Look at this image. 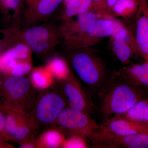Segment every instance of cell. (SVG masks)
<instances>
[{
	"instance_id": "1",
	"label": "cell",
	"mask_w": 148,
	"mask_h": 148,
	"mask_svg": "<svg viewBox=\"0 0 148 148\" xmlns=\"http://www.w3.org/2000/svg\"><path fill=\"white\" fill-rule=\"evenodd\" d=\"M0 97L4 108L26 113L32 109L36 98L28 78L9 75L0 80Z\"/></svg>"
},
{
	"instance_id": "2",
	"label": "cell",
	"mask_w": 148,
	"mask_h": 148,
	"mask_svg": "<svg viewBox=\"0 0 148 148\" xmlns=\"http://www.w3.org/2000/svg\"><path fill=\"white\" fill-rule=\"evenodd\" d=\"M122 79V81L113 85L103 96L101 110L106 120L125 113L145 97L143 90Z\"/></svg>"
},
{
	"instance_id": "3",
	"label": "cell",
	"mask_w": 148,
	"mask_h": 148,
	"mask_svg": "<svg viewBox=\"0 0 148 148\" xmlns=\"http://www.w3.org/2000/svg\"><path fill=\"white\" fill-rule=\"evenodd\" d=\"M18 43L24 44L33 52L42 56L49 55L61 42L58 27L52 22H46L20 29Z\"/></svg>"
},
{
	"instance_id": "4",
	"label": "cell",
	"mask_w": 148,
	"mask_h": 148,
	"mask_svg": "<svg viewBox=\"0 0 148 148\" xmlns=\"http://www.w3.org/2000/svg\"><path fill=\"white\" fill-rule=\"evenodd\" d=\"M72 51L69 60L80 79L91 86L100 84L105 77V67L101 59L88 48L69 49Z\"/></svg>"
},
{
	"instance_id": "5",
	"label": "cell",
	"mask_w": 148,
	"mask_h": 148,
	"mask_svg": "<svg viewBox=\"0 0 148 148\" xmlns=\"http://www.w3.org/2000/svg\"><path fill=\"white\" fill-rule=\"evenodd\" d=\"M64 93L56 89L48 90L37 96L31 116L37 127L55 123L61 112L66 107Z\"/></svg>"
},
{
	"instance_id": "6",
	"label": "cell",
	"mask_w": 148,
	"mask_h": 148,
	"mask_svg": "<svg viewBox=\"0 0 148 148\" xmlns=\"http://www.w3.org/2000/svg\"><path fill=\"white\" fill-rule=\"evenodd\" d=\"M62 130L71 135H78L90 138L100 125L89 116V114L72 107L65 108L55 122Z\"/></svg>"
},
{
	"instance_id": "7",
	"label": "cell",
	"mask_w": 148,
	"mask_h": 148,
	"mask_svg": "<svg viewBox=\"0 0 148 148\" xmlns=\"http://www.w3.org/2000/svg\"><path fill=\"white\" fill-rule=\"evenodd\" d=\"M77 17L63 21L58 27L61 42L68 49H74L92 29L98 15L89 10Z\"/></svg>"
},
{
	"instance_id": "8",
	"label": "cell",
	"mask_w": 148,
	"mask_h": 148,
	"mask_svg": "<svg viewBox=\"0 0 148 148\" xmlns=\"http://www.w3.org/2000/svg\"><path fill=\"white\" fill-rule=\"evenodd\" d=\"M7 114L3 138L21 143L30 141L34 130L37 127L29 114L22 112L4 109Z\"/></svg>"
},
{
	"instance_id": "9",
	"label": "cell",
	"mask_w": 148,
	"mask_h": 148,
	"mask_svg": "<svg viewBox=\"0 0 148 148\" xmlns=\"http://www.w3.org/2000/svg\"><path fill=\"white\" fill-rule=\"evenodd\" d=\"M63 0H39L27 7L21 18V29L47 22L55 13Z\"/></svg>"
},
{
	"instance_id": "10",
	"label": "cell",
	"mask_w": 148,
	"mask_h": 148,
	"mask_svg": "<svg viewBox=\"0 0 148 148\" xmlns=\"http://www.w3.org/2000/svg\"><path fill=\"white\" fill-rule=\"evenodd\" d=\"M97 18L92 29L77 43L73 49L88 48L107 37L111 36L123 26L112 17Z\"/></svg>"
},
{
	"instance_id": "11",
	"label": "cell",
	"mask_w": 148,
	"mask_h": 148,
	"mask_svg": "<svg viewBox=\"0 0 148 148\" xmlns=\"http://www.w3.org/2000/svg\"><path fill=\"white\" fill-rule=\"evenodd\" d=\"M140 133H148V125L114 116L100 125L94 134L121 137Z\"/></svg>"
},
{
	"instance_id": "12",
	"label": "cell",
	"mask_w": 148,
	"mask_h": 148,
	"mask_svg": "<svg viewBox=\"0 0 148 148\" xmlns=\"http://www.w3.org/2000/svg\"><path fill=\"white\" fill-rule=\"evenodd\" d=\"M62 91L72 108L89 114L92 105L78 81L70 72L61 80Z\"/></svg>"
},
{
	"instance_id": "13",
	"label": "cell",
	"mask_w": 148,
	"mask_h": 148,
	"mask_svg": "<svg viewBox=\"0 0 148 148\" xmlns=\"http://www.w3.org/2000/svg\"><path fill=\"white\" fill-rule=\"evenodd\" d=\"M93 142L112 147L148 148V133H137L121 137L96 134L94 136Z\"/></svg>"
},
{
	"instance_id": "14",
	"label": "cell",
	"mask_w": 148,
	"mask_h": 148,
	"mask_svg": "<svg viewBox=\"0 0 148 148\" xmlns=\"http://www.w3.org/2000/svg\"><path fill=\"white\" fill-rule=\"evenodd\" d=\"M135 39L138 53L148 61V3H139L137 12Z\"/></svg>"
},
{
	"instance_id": "15",
	"label": "cell",
	"mask_w": 148,
	"mask_h": 148,
	"mask_svg": "<svg viewBox=\"0 0 148 148\" xmlns=\"http://www.w3.org/2000/svg\"><path fill=\"white\" fill-rule=\"evenodd\" d=\"M120 78L134 85L148 95V61L125 65L116 73Z\"/></svg>"
},
{
	"instance_id": "16",
	"label": "cell",
	"mask_w": 148,
	"mask_h": 148,
	"mask_svg": "<svg viewBox=\"0 0 148 148\" xmlns=\"http://www.w3.org/2000/svg\"><path fill=\"white\" fill-rule=\"evenodd\" d=\"M127 27L123 26L112 36L111 42L112 50L116 58L124 65H128L133 53V49L124 39Z\"/></svg>"
},
{
	"instance_id": "17",
	"label": "cell",
	"mask_w": 148,
	"mask_h": 148,
	"mask_svg": "<svg viewBox=\"0 0 148 148\" xmlns=\"http://www.w3.org/2000/svg\"><path fill=\"white\" fill-rule=\"evenodd\" d=\"M23 8V0H0V13L9 26L20 25Z\"/></svg>"
},
{
	"instance_id": "18",
	"label": "cell",
	"mask_w": 148,
	"mask_h": 148,
	"mask_svg": "<svg viewBox=\"0 0 148 148\" xmlns=\"http://www.w3.org/2000/svg\"><path fill=\"white\" fill-rule=\"evenodd\" d=\"M92 2V0H71L66 4L57 19L64 21L86 13L91 9Z\"/></svg>"
},
{
	"instance_id": "19",
	"label": "cell",
	"mask_w": 148,
	"mask_h": 148,
	"mask_svg": "<svg viewBox=\"0 0 148 148\" xmlns=\"http://www.w3.org/2000/svg\"><path fill=\"white\" fill-rule=\"evenodd\" d=\"M20 25H12L0 29V53L19 43L18 34Z\"/></svg>"
},
{
	"instance_id": "20",
	"label": "cell",
	"mask_w": 148,
	"mask_h": 148,
	"mask_svg": "<svg viewBox=\"0 0 148 148\" xmlns=\"http://www.w3.org/2000/svg\"><path fill=\"white\" fill-rule=\"evenodd\" d=\"M137 0H118L111 10L112 15L129 18L137 13L139 7Z\"/></svg>"
},
{
	"instance_id": "21",
	"label": "cell",
	"mask_w": 148,
	"mask_h": 148,
	"mask_svg": "<svg viewBox=\"0 0 148 148\" xmlns=\"http://www.w3.org/2000/svg\"><path fill=\"white\" fill-rule=\"evenodd\" d=\"M51 75L47 69H35L31 75L32 84L40 88H46L49 86L51 82Z\"/></svg>"
},
{
	"instance_id": "22",
	"label": "cell",
	"mask_w": 148,
	"mask_h": 148,
	"mask_svg": "<svg viewBox=\"0 0 148 148\" xmlns=\"http://www.w3.org/2000/svg\"><path fill=\"white\" fill-rule=\"evenodd\" d=\"M64 140L63 134L57 130H50L41 137L40 144L49 148H57L62 145Z\"/></svg>"
},
{
	"instance_id": "23",
	"label": "cell",
	"mask_w": 148,
	"mask_h": 148,
	"mask_svg": "<svg viewBox=\"0 0 148 148\" xmlns=\"http://www.w3.org/2000/svg\"><path fill=\"white\" fill-rule=\"evenodd\" d=\"M51 73L58 79H64L70 73L66 62L61 58H53L49 64L47 68Z\"/></svg>"
},
{
	"instance_id": "24",
	"label": "cell",
	"mask_w": 148,
	"mask_h": 148,
	"mask_svg": "<svg viewBox=\"0 0 148 148\" xmlns=\"http://www.w3.org/2000/svg\"><path fill=\"white\" fill-rule=\"evenodd\" d=\"M84 138L79 135H71L68 139L64 140L62 146L66 148H87V144Z\"/></svg>"
},
{
	"instance_id": "25",
	"label": "cell",
	"mask_w": 148,
	"mask_h": 148,
	"mask_svg": "<svg viewBox=\"0 0 148 148\" xmlns=\"http://www.w3.org/2000/svg\"><path fill=\"white\" fill-rule=\"evenodd\" d=\"M138 105L140 123L148 125V97H145L138 101Z\"/></svg>"
},
{
	"instance_id": "26",
	"label": "cell",
	"mask_w": 148,
	"mask_h": 148,
	"mask_svg": "<svg viewBox=\"0 0 148 148\" xmlns=\"http://www.w3.org/2000/svg\"><path fill=\"white\" fill-rule=\"evenodd\" d=\"M96 14L101 17H110L106 9V0H92V8Z\"/></svg>"
},
{
	"instance_id": "27",
	"label": "cell",
	"mask_w": 148,
	"mask_h": 148,
	"mask_svg": "<svg viewBox=\"0 0 148 148\" xmlns=\"http://www.w3.org/2000/svg\"><path fill=\"white\" fill-rule=\"evenodd\" d=\"M4 112L2 109H0V135L3 132L5 127L6 117Z\"/></svg>"
},
{
	"instance_id": "28",
	"label": "cell",
	"mask_w": 148,
	"mask_h": 148,
	"mask_svg": "<svg viewBox=\"0 0 148 148\" xmlns=\"http://www.w3.org/2000/svg\"><path fill=\"white\" fill-rule=\"evenodd\" d=\"M117 1L118 0H106V9L108 11V13L111 16H112V14H111L112 9Z\"/></svg>"
},
{
	"instance_id": "29",
	"label": "cell",
	"mask_w": 148,
	"mask_h": 148,
	"mask_svg": "<svg viewBox=\"0 0 148 148\" xmlns=\"http://www.w3.org/2000/svg\"><path fill=\"white\" fill-rule=\"evenodd\" d=\"M36 146L35 143H33L31 141H28V142H25V143H22V144H21V146H20V148H35Z\"/></svg>"
},
{
	"instance_id": "30",
	"label": "cell",
	"mask_w": 148,
	"mask_h": 148,
	"mask_svg": "<svg viewBox=\"0 0 148 148\" xmlns=\"http://www.w3.org/2000/svg\"><path fill=\"white\" fill-rule=\"evenodd\" d=\"M39 1V0H25V1L27 3L28 7H29Z\"/></svg>"
},
{
	"instance_id": "31",
	"label": "cell",
	"mask_w": 148,
	"mask_h": 148,
	"mask_svg": "<svg viewBox=\"0 0 148 148\" xmlns=\"http://www.w3.org/2000/svg\"><path fill=\"white\" fill-rule=\"evenodd\" d=\"M148 0H138L139 3L147 2Z\"/></svg>"
},
{
	"instance_id": "32",
	"label": "cell",
	"mask_w": 148,
	"mask_h": 148,
	"mask_svg": "<svg viewBox=\"0 0 148 148\" xmlns=\"http://www.w3.org/2000/svg\"><path fill=\"white\" fill-rule=\"evenodd\" d=\"M3 104L0 102V109H2L3 110Z\"/></svg>"
},
{
	"instance_id": "33",
	"label": "cell",
	"mask_w": 148,
	"mask_h": 148,
	"mask_svg": "<svg viewBox=\"0 0 148 148\" xmlns=\"http://www.w3.org/2000/svg\"><path fill=\"white\" fill-rule=\"evenodd\" d=\"M70 1H71V0H63V1H64V2H65V4L69 2Z\"/></svg>"
}]
</instances>
